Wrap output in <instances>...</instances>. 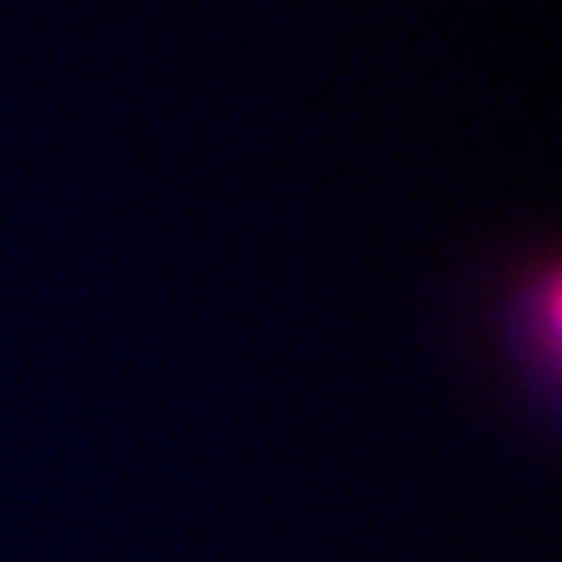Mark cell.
Listing matches in <instances>:
<instances>
[{
	"label": "cell",
	"instance_id": "cell-1",
	"mask_svg": "<svg viewBox=\"0 0 562 562\" xmlns=\"http://www.w3.org/2000/svg\"><path fill=\"white\" fill-rule=\"evenodd\" d=\"M512 333L508 340L531 356V368L551 371L559 360V266L543 258V266L524 278L516 297L508 301Z\"/></svg>",
	"mask_w": 562,
	"mask_h": 562
}]
</instances>
